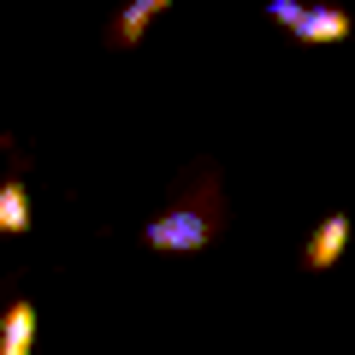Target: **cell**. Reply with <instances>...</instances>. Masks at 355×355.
I'll return each instance as SVG.
<instances>
[{
	"label": "cell",
	"instance_id": "6da1fadb",
	"mask_svg": "<svg viewBox=\"0 0 355 355\" xmlns=\"http://www.w3.org/2000/svg\"><path fill=\"white\" fill-rule=\"evenodd\" d=\"M219 202H172L160 219H148L142 225V243L160 254H178V249H207V243L219 237Z\"/></svg>",
	"mask_w": 355,
	"mask_h": 355
},
{
	"label": "cell",
	"instance_id": "7a4b0ae2",
	"mask_svg": "<svg viewBox=\"0 0 355 355\" xmlns=\"http://www.w3.org/2000/svg\"><path fill=\"white\" fill-rule=\"evenodd\" d=\"M266 18H272V24H284L296 42H308V48H326V42H349V36H355V12H343V6L266 0Z\"/></svg>",
	"mask_w": 355,
	"mask_h": 355
},
{
	"label": "cell",
	"instance_id": "3957f363",
	"mask_svg": "<svg viewBox=\"0 0 355 355\" xmlns=\"http://www.w3.org/2000/svg\"><path fill=\"white\" fill-rule=\"evenodd\" d=\"M349 214H331V219H320V231L302 243V266L308 272H326V266H338V254L349 249Z\"/></svg>",
	"mask_w": 355,
	"mask_h": 355
},
{
	"label": "cell",
	"instance_id": "277c9868",
	"mask_svg": "<svg viewBox=\"0 0 355 355\" xmlns=\"http://www.w3.org/2000/svg\"><path fill=\"white\" fill-rule=\"evenodd\" d=\"M166 12H172V0H130L125 12H113V24H107V48H137L142 30Z\"/></svg>",
	"mask_w": 355,
	"mask_h": 355
},
{
	"label": "cell",
	"instance_id": "5b68a950",
	"mask_svg": "<svg viewBox=\"0 0 355 355\" xmlns=\"http://www.w3.org/2000/svg\"><path fill=\"white\" fill-rule=\"evenodd\" d=\"M36 343V302H12L0 314V355H30Z\"/></svg>",
	"mask_w": 355,
	"mask_h": 355
},
{
	"label": "cell",
	"instance_id": "8992f818",
	"mask_svg": "<svg viewBox=\"0 0 355 355\" xmlns=\"http://www.w3.org/2000/svg\"><path fill=\"white\" fill-rule=\"evenodd\" d=\"M18 231H30V190L24 178H6L0 184V237H18Z\"/></svg>",
	"mask_w": 355,
	"mask_h": 355
}]
</instances>
